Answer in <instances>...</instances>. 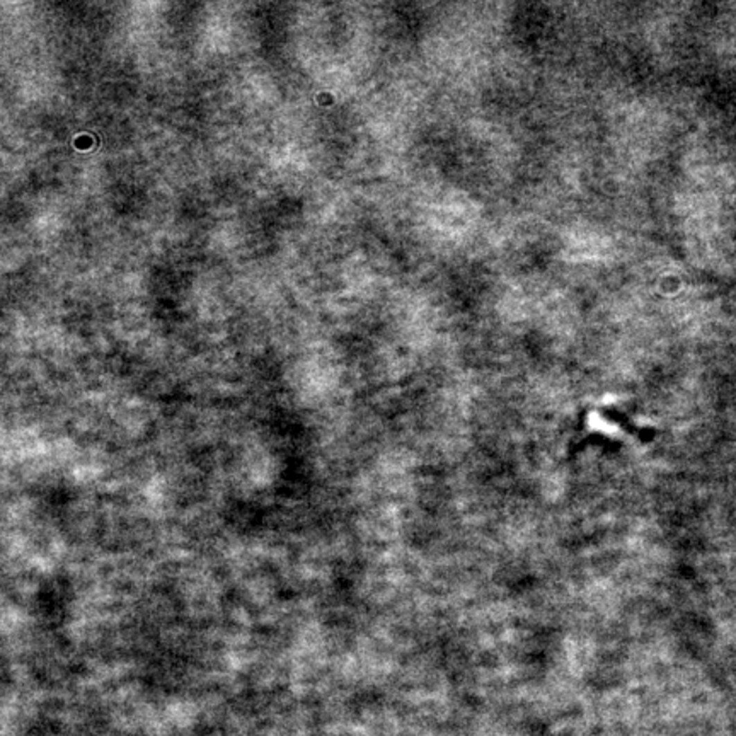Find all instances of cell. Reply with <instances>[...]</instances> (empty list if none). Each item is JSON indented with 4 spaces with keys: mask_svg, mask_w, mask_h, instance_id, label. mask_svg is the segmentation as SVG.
<instances>
[]
</instances>
